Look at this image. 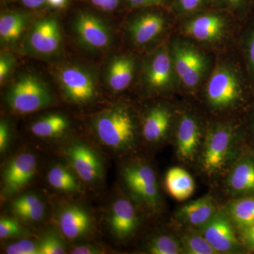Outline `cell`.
Masks as SVG:
<instances>
[{
    "label": "cell",
    "instance_id": "1",
    "mask_svg": "<svg viewBox=\"0 0 254 254\" xmlns=\"http://www.w3.org/2000/svg\"><path fill=\"white\" fill-rule=\"evenodd\" d=\"M97 138L103 145L115 151H125L133 146L136 126L131 114L122 106L104 110L93 123Z\"/></svg>",
    "mask_w": 254,
    "mask_h": 254
},
{
    "label": "cell",
    "instance_id": "2",
    "mask_svg": "<svg viewBox=\"0 0 254 254\" xmlns=\"http://www.w3.org/2000/svg\"><path fill=\"white\" fill-rule=\"evenodd\" d=\"M6 103L18 113H31L49 106L51 93L44 82L33 74L18 78L8 90Z\"/></svg>",
    "mask_w": 254,
    "mask_h": 254
},
{
    "label": "cell",
    "instance_id": "3",
    "mask_svg": "<svg viewBox=\"0 0 254 254\" xmlns=\"http://www.w3.org/2000/svg\"><path fill=\"white\" fill-rule=\"evenodd\" d=\"M243 76L236 68L220 65L215 68L206 85L209 104L218 109H225L236 104L245 91Z\"/></svg>",
    "mask_w": 254,
    "mask_h": 254
},
{
    "label": "cell",
    "instance_id": "4",
    "mask_svg": "<svg viewBox=\"0 0 254 254\" xmlns=\"http://www.w3.org/2000/svg\"><path fill=\"white\" fill-rule=\"evenodd\" d=\"M172 60L175 73L187 88H194L204 76L208 68L206 58L194 47L183 42L173 46Z\"/></svg>",
    "mask_w": 254,
    "mask_h": 254
},
{
    "label": "cell",
    "instance_id": "5",
    "mask_svg": "<svg viewBox=\"0 0 254 254\" xmlns=\"http://www.w3.org/2000/svg\"><path fill=\"white\" fill-rule=\"evenodd\" d=\"M58 81L66 99L75 104H87L97 94L94 76L86 68L78 66L64 67L58 74Z\"/></svg>",
    "mask_w": 254,
    "mask_h": 254
},
{
    "label": "cell",
    "instance_id": "6",
    "mask_svg": "<svg viewBox=\"0 0 254 254\" xmlns=\"http://www.w3.org/2000/svg\"><path fill=\"white\" fill-rule=\"evenodd\" d=\"M62 33L60 23L55 18H46L33 23L24 43L25 53L36 56H50L60 49Z\"/></svg>",
    "mask_w": 254,
    "mask_h": 254
},
{
    "label": "cell",
    "instance_id": "7",
    "mask_svg": "<svg viewBox=\"0 0 254 254\" xmlns=\"http://www.w3.org/2000/svg\"><path fill=\"white\" fill-rule=\"evenodd\" d=\"M65 155L73 171L82 181L95 184L103 178V162L98 153L89 145L75 142L67 147Z\"/></svg>",
    "mask_w": 254,
    "mask_h": 254
},
{
    "label": "cell",
    "instance_id": "8",
    "mask_svg": "<svg viewBox=\"0 0 254 254\" xmlns=\"http://www.w3.org/2000/svg\"><path fill=\"white\" fill-rule=\"evenodd\" d=\"M124 180L129 190L145 204L155 208L159 190L154 170L145 164H133L123 170Z\"/></svg>",
    "mask_w": 254,
    "mask_h": 254
},
{
    "label": "cell",
    "instance_id": "9",
    "mask_svg": "<svg viewBox=\"0 0 254 254\" xmlns=\"http://www.w3.org/2000/svg\"><path fill=\"white\" fill-rule=\"evenodd\" d=\"M232 138L233 129L230 125H218L209 131L203 155V166L207 173H217L225 166Z\"/></svg>",
    "mask_w": 254,
    "mask_h": 254
},
{
    "label": "cell",
    "instance_id": "10",
    "mask_svg": "<svg viewBox=\"0 0 254 254\" xmlns=\"http://www.w3.org/2000/svg\"><path fill=\"white\" fill-rule=\"evenodd\" d=\"M38 161L33 153H19L10 160L3 172V194L9 197L27 186L34 178Z\"/></svg>",
    "mask_w": 254,
    "mask_h": 254
},
{
    "label": "cell",
    "instance_id": "11",
    "mask_svg": "<svg viewBox=\"0 0 254 254\" xmlns=\"http://www.w3.org/2000/svg\"><path fill=\"white\" fill-rule=\"evenodd\" d=\"M73 30L82 46L90 50L106 49L112 42V35L106 23L95 15L82 12L75 18Z\"/></svg>",
    "mask_w": 254,
    "mask_h": 254
},
{
    "label": "cell",
    "instance_id": "12",
    "mask_svg": "<svg viewBox=\"0 0 254 254\" xmlns=\"http://www.w3.org/2000/svg\"><path fill=\"white\" fill-rule=\"evenodd\" d=\"M227 23L226 18L220 13L209 11L187 22L185 32L187 36L202 43H218L226 34Z\"/></svg>",
    "mask_w": 254,
    "mask_h": 254
},
{
    "label": "cell",
    "instance_id": "13",
    "mask_svg": "<svg viewBox=\"0 0 254 254\" xmlns=\"http://www.w3.org/2000/svg\"><path fill=\"white\" fill-rule=\"evenodd\" d=\"M202 228V235L218 254L232 253L238 248V241L225 210L217 212Z\"/></svg>",
    "mask_w": 254,
    "mask_h": 254
},
{
    "label": "cell",
    "instance_id": "14",
    "mask_svg": "<svg viewBox=\"0 0 254 254\" xmlns=\"http://www.w3.org/2000/svg\"><path fill=\"white\" fill-rule=\"evenodd\" d=\"M175 73L171 53L166 48H162L155 52L147 62L145 81L150 89L165 91L173 86Z\"/></svg>",
    "mask_w": 254,
    "mask_h": 254
},
{
    "label": "cell",
    "instance_id": "15",
    "mask_svg": "<svg viewBox=\"0 0 254 254\" xmlns=\"http://www.w3.org/2000/svg\"><path fill=\"white\" fill-rule=\"evenodd\" d=\"M58 221L62 234L70 240L87 236L93 227L91 214L86 208L77 204L63 207L58 215Z\"/></svg>",
    "mask_w": 254,
    "mask_h": 254
},
{
    "label": "cell",
    "instance_id": "16",
    "mask_svg": "<svg viewBox=\"0 0 254 254\" xmlns=\"http://www.w3.org/2000/svg\"><path fill=\"white\" fill-rule=\"evenodd\" d=\"M108 224L114 236L120 240H126L133 236L138 226L136 209L125 198H119L112 205Z\"/></svg>",
    "mask_w": 254,
    "mask_h": 254
},
{
    "label": "cell",
    "instance_id": "17",
    "mask_svg": "<svg viewBox=\"0 0 254 254\" xmlns=\"http://www.w3.org/2000/svg\"><path fill=\"white\" fill-rule=\"evenodd\" d=\"M198 124L190 115H183L177 130V153L183 160H193L200 143Z\"/></svg>",
    "mask_w": 254,
    "mask_h": 254
},
{
    "label": "cell",
    "instance_id": "18",
    "mask_svg": "<svg viewBox=\"0 0 254 254\" xmlns=\"http://www.w3.org/2000/svg\"><path fill=\"white\" fill-rule=\"evenodd\" d=\"M165 28V20L157 13H147L135 18L128 27L132 41L138 46L145 45L160 36Z\"/></svg>",
    "mask_w": 254,
    "mask_h": 254
},
{
    "label": "cell",
    "instance_id": "19",
    "mask_svg": "<svg viewBox=\"0 0 254 254\" xmlns=\"http://www.w3.org/2000/svg\"><path fill=\"white\" fill-rule=\"evenodd\" d=\"M218 212L216 204L209 195L190 202L177 213V219L184 224L203 227Z\"/></svg>",
    "mask_w": 254,
    "mask_h": 254
},
{
    "label": "cell",
    "instance_id": "20",
    "mask_svg": "<svg viewBox=\"0 0 254 254\" xmlns=\"http://www.w3.org/2000/svg\"><path fill=\"white\" fill-rule=\"evenodd\" d=\"M135 63L128 56H118L110 62L107 69L106 80L112 91L118 93L129 86L134 74Z\"/></svg>",
    "mask_w": 254,
    "mask_h": 254
},
{
    "label": "cell",
    "instance_id": "21",
    "mask_svg": "<svg viewBox=\"0 0 254 254\" xmlns=\"http://www.w3.org/2000/svg\"><path fill=\"white\" fill-rule=\"evenodd\" d=\"M171 122V114L168 108L158 105L147 113L143 121L142 133L147 141L156 143L166 135Z\"/></svg>",
    "mask_w": 254,
    "mask_h": 254
},
{
    "label": "cell",
    "instance_id": "22",
    "mask_svg": "<svg viewBox=\"0 0 254 254\" xmlns=\"http://www.w3.org/2000/svg\"><path fill=\"white\" fill-rule=\"evenodd\" d=\"M165 185L168 191L173 198L182 201L190 198L195 190L193 177L184 169H170L165 177Z\"/></svg>",
    "mask_w": 254,
    "mask_h": 254
},
{
    "label": "cell",
    "instance_id": "23",
    "mask_svg": "<svg viewBox=\"0 0 254 254\" xmlns=\"http://www.w3.org/2000/svg\"><path fill=\"white\" fill-rule=\"evenodd\" d=\"M11 212L25 221L36 222L44 218L46 207L38 195L27 193L18 197L11 204Z\"/></svg>",
    "mask_w": 254,
    "mask_h": 254
},
{
    "label": "cell",
    "instance_id": "24",
    "mask_svg": "<svg viewBox=\"0 0 254 254\" xmlns=\"http://www.w3.org/2000/svg\"><path fill=\"white\" fill-rule=\"evenodd\" d=\"M26 15L20 12L7 13L0 17V38L4 45L14 44L22 34L28 23Z\"/></svg>",
    "mask_w": 254,
    "mask_h": 254
},
{
    "label": "cell",
    "instance_id": "25",
    "mask_svg": "<svg viewBox=\"0 0 254 254\" xmlns=\"http://www.w3.org/2000/svg\"><path fill=\"white\" fill-rule=\"evenodd\" d=\"M68 127L66 117L60 114H51L40 118L32 125L31 131L40 138H55L63 134Z\"/></svg>",
    "mask_w": 254,
    "mask_h": 254
},
{
    "label": "cell",
    "instance_id": "26",
    "mask_svg": "<svg viewBox=\"0 0 254 254\" xmlns=\"http://www.w3.org/2000/svg\"><path fill=\"white\" fill-rule=\"evenodd\" d=\"M228 184L237 193L254 191V164L247 160L237 164L229 177Z\"/></svg>",
    "mask_w": 254,
    "mask_h": 254
},
{
    "label": "cell",
    "instance_id": "27",
    "mask_svg": "<svg viewBox=\"0 0 254 254\" xmlns=\"http://www.w3.org/2000/svg\"><path fill=\"white\" fill-rule=\"evenodd\" d=\"M48 182L55 190L66 193L80 191L79 182L74 174L63 165H55L48 173Z\"/></svg>",
    "mask_w": 254,
    "mask_h": 254
},
{
    "label": "cell",
    "instance_id": "28",
    "mask_svg": "<svg viewBox=\"0 0 254 254\" xmlns=\"http://www.w3.org/2000/svg\"><path fill=\"white\" fill-rule=\"evenodd\" d=\"M230 217L238 226L245 228L254 223V196L233 202L229 210Z\"/></svg>",
    "mask_w": 254,
    "mask_h": 254
},
{
    "label": "cell",
    "instance_id": "29",
    "mask_svg": "<svg viewBox=\"0 0 254 254\" xmlns=\"http://www.w3.org/2000/svg\"><path fill=\"white\" fill-rule=\"evenodd\" d=\"M147 251L153 254H178L184 252L182 244L175 237L169 235L152 238L147 244Z\"/></svg>",
    "mask_w": 254,
    "mask_h": 254
},
{
    "label": "cell",
    "instance_id": "30",
    "mask_svg": "<svg viewBox=\"0 0 254 254\" xmlns=\"http://www.w3.org/2000/svg\"><path fill=\"white\" fill-rule=\"evenodd\" d=\"M182 248L185 253L190 254H216V252L202 235L185 234L182 237Z\"/></svg>",
    "mask_w": 254,
    "mask_h": 254
},
{
    "label": "cell",
    "instance_id": "31",
    "mask_svg": "<svg viewBox=\"0 0 254 254\" xmlns=\"http://www.w3.org/2000/svg\"><path fill=\"white\" fill-rule=\"evenodd\" d=\"M40 254H63L66 247L59 234L51 231L47 232L38 241Z\"/></svg>",
    "mask_w": 254,
    "mask_h": 254
},
{
    "label": "cell",
    "instance_id": "32",
    "mask_svg": "<svg viewBox=\"0 0 254 254\" xmlns=\"http://www.w3.org/2000/svg\"><path fill=\"white\" fill-rule=\"evenodd\" d=\"M250 24L244 34L243 50L250 82L254 86V19Z\"/></svg>",
    "mask_w": 254,
    "mask_h": 254
},
{
    "label": "cell",
    "instance_id": "33",
    "mask_svg": "<svg viewBox=\"0 0 254 254\" xmlns=\"http://www.w3.org/2000/svg\"><path fill=\"white\" fill-rule=\"evenodd\" d=\"M254 0H212L217 7L230 10L241 16H245L252 12Z\"/></svg>",
    "mask_w": 254,
    "mask_h": 254
},
{
    "label": "cell",
    "instance_id": "34",
    "mask_svg": "<svg viewBox=\"0 0 254 254\" xmlns=\"http://www.w3.org/2000/svg\"><path fill=\"white\" fill-rule=\"evenodd\" d=\"M28 232L13 218L1 217L0 219V237L2 239L22 237L28 235Z\"/></svg>",
    "mask_w": 254,
    "mask_h": 254
},
{
    "label": "cell",
    "instance_id": "35",
    "mask_svg": "<svg viewBox=\"0 0 254 254\" xmlns=\"http://www.w3.org/2000/svg\"><path fill=\"white\" fill-rule=\"evenodd\" d=\"M5 253L7 254H40L38 242L23 239L9 244L5 248Z\"/></svg>",
    "mask_w": 254,
    "mask_h": 254
},
{
    "label": "cell",
    "instance_id": "36",
    "mask_svg": "<svg viewBox=\"0 0 254 254\" xmlns=\"http://www.w3.org/2000/svg\"><path fill=\"white\" fill-rule=\"evenodd\" d=\"M209 2H212V0H173L174 7L182 14L196 12Z\"/></svg>",
    "mask_w": 254,
    "mask_h": 254
},
{
    "label": "cell",
    "instance_id": "37",
    "mask_svg": "<svg viewBox=\"0 0 254 254\" xmlns=\"http://www.w3.org/2000/svg\"><path fill=\"white\" fill-rule=\"evenodd\" d=\"M14 59L10 54H1L0 57V82L1 84L9 76L14 67Z\"/></svg>",
    "mask_w": 254,
    "mask_h": 254
},
{
    "label": "cell",
    "instance_id": "38",
    "mask_svg": "<svg viewBox=\"0 0 254 254\" xmlns=\"http://www.w3.org/2000/svg\"><path fill=\"white\" fill-rule=\"evenodd\" d=\"M10 141V129L9 125L5 120L0 123V152L4 153L9 145Z\"/></svg>",
    "mask_w": 254,
    "mask_h": 254
},
{
    "label": "cell",
    "instance_id": "39",
    "mask_svg": "<svg viewBox=\"0 0 254 254\" xmlns=\"http://www.w3.org/2000/svg\"><path fill=\"white\" fill-rule=\"evenodd\" d=\"M103 253V250L100 247L93 245H81L73 247L71 251L72 254H98Z\"/></svg>",
    "mask_w": 254,
    "mask_h": 254
},
{
    "label": "cell",
    "instance_id": "40",
    "mask_svg": "<svg viewBox=\"0 0 254 254\" xmlns=\"http://www.w3.org/2000/svg\"><path fill=\"white\" fill-rule=\"evenodd\" d=\"M166 1L167 0H127L129 6L133 8L160 6L165 4Z\"/></svg>",
    "mask_w": 254,
    "mask_h": 254
},
{
    "label": "cell",
    "instance_id": "41",
    "mask_svg": "<svg viewBox=\"0 0 254 254\" xmlns=\"http://www.w3.org/2000/svg\"><path fill=\"white\" fill-rule=\"evenodd\" d=\"M243 240L249 248L254 250V223L244 228Z\"/></svg>",
    "mask_w": 254,
    "mask_h": 254
},
{
    "label": "cell",
    "instance_id": "42",
    "mask_svg": "<svg viewBox=\"0 0 254 254\" xmlns=\"http://www.w3.org/2000/svg\"><path fill=\"white\" fill-rule=\"evenodd\" d=\"M47 0H21V2L26 7L36 9L46 3Z\"/></svg>",
    "mask_w": 254,
    "mask_h": 254
},
{
    "label": "cell",
    "instance_id": "43",
    "mask_svg": "<svg viewBox=\"0 0 254 254\" xmlns=\"http://www.w3.org/2000/svg\"><path fill=\"white\" fill-rule=\"evenodd\" d=\"M120 3V0H105L101 9L104 11H113L116 9Z\"/></svg>",
    "mask_w": 254,
    "mask_h": 254
},
{
    "label": "cell",
    "instance_id": "44",
    "mask_svg": "<svg viewBox=\"0 0 254 254\" xmlns=\"http://www.w3.org/2000/svg\"><path fill=\"white\" fill-rule=\"evenodd\" d=\"M50 6L54 8H62L66 4V0H47Z\"/></svg>",
    "mask_w": 254,
    "mask_h": 254
},
{
    "label": "cell",
    "instance_id": "45",
    "mask_svg": "<svg viewBox=\"0 0 254 254\" xmlns=\"http://www.w3.org/2000/svg\"><path fill=\"white\" fill-rule=\"evenodd\" d=\"M91 1L93 3V5H95V6H98V7L101 9L105 0H91Z\"/></svg>",
    "mask_w": 254,
    "mask_h": 254
},
{
    "label": "cell",
    "instance_id": "46",
    "mask_svg": "<svg viewBox=\"0 0 254 254\" xmlns=\"http://www.w3.org/2000/svg\"><path fill=\"white\" fill-rule=\"evenodd\" d=\"M252 11L254 12V5H253V9H252Z\"/></svg>",
    "mask_w": 254,
    "mask_h": 254
}]
</instances>
